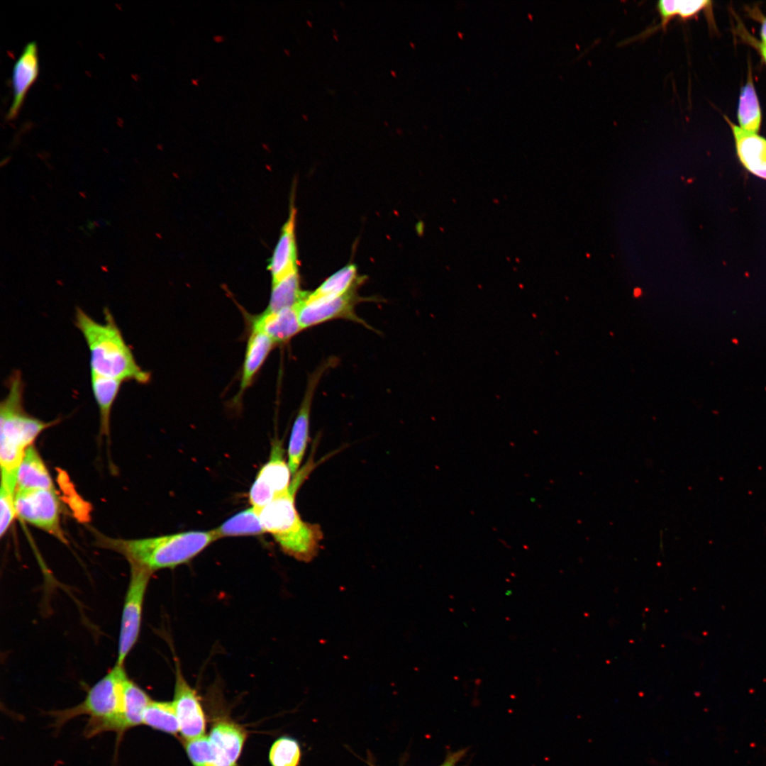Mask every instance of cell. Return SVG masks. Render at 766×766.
Masks as SVG:
<instances>
[{
    "instance_id": "e575fe53",
    "label": "cell",
    "mask_w": 766,
    "mask_h": 766,
    "mask_svg": "<svg viewBox=\"0 0 766 766\" xmlns=\"http://www.w3.org/2000/svg\"><path fill=\"white\" fill-rule=\"evenodd\" d=\"M192 83H193V84H194V85H198V79H192Z\"/></svg>"
},
{
    "instance_id": "8992f818",
    "label": "cell",
    "mask_w": 766,
    "mask_h": 766,
    "mask_svg": "<svg viewBox=\"0 0 766 766\" xmlns=\"http://www.w3.org/2000/svg\"><path fill=\"white\" fill-rule=\"evenodd\" d=\"M130 579L126 592L118 638L116 664L124 662L134 647L140 631L145 593L152 573L145 569L130 565Z\"/></svg>"
},
{
    "instance_id": "d6986e66",
    "label": "cell",
    "mask_w": 766,
    "mask_h": 766,
    "mask_svg": "<svg viewBox=\"0 0 766 766\" xmlns=\"http://www.w3.org/2000/svg\"><path fill=\"white\" fill-rule=\"evenodd\" d=\"M151 701L148 694L128 677L124 686L123 708L116 734L118 743L128 730L143 724L144 713Z\"/></svg>"
},
{
    "instance_id": "484cf974",
    "label": "cell",
    "mask_w": 766,
    "mask_h": 766,
    "mask_svg": "<svg viewBox=\"0 0 766 766\" xmlns=\"http://www.w3.org/2000/svg\"><path fill=\"white\" fill-rule=\"evenodd\" d=\"M301 750L299 742L291 737L282 736L272 745L269 760L272 766H299Z\"/></svg>"
},
{
    "instance_id": "836d02e7",
    "label": "cell",
    "mask_w": 766,
    "mask_h": 766,
    "mask_svg": "<svg viewBox=\"0 0 766 766\" xmlns=\"http://www.w3.org/2000/svg\"><path fill=\"white\" fill-rule=\"evenodd\" d=\"M640 294H641V290H640V289H635L634 290V295H635V296H640Z\"/></svg>"
},
{
    "instance_id": "e0dca14e",
    "label": "cell",
    "mask_w": 766,
    "mask_h": 766,
    "mask_svg": "<svg viewBox=\"0 0 766 766\" xmlns=\"http://www.w3.org/2000/svg\"><path fill=\"white\" fill-rule=\"evenodd\" d=\"M275 344L263 332L251 328L247 343L240 389L233 403L238 406L245 390L252 384L255 374L265 361Z\"/></svg>"
},
{
    "instance_id": "8fae6325",
    "label": "cell",
    "mask_w": 766,
    "mask_h": 766,
    "mask_svg": "<svg viewBox=\"0 0 766 766\" xmlns=\"http://www.w3.org/2000/svg\"><path fill=\"white\" fill-rule=\"evenodd\" d=\"M334 361L331 360L321 364L308 379L306 390L294 422L288 447V465L292 474L299 471L304 456L309 433V417L315 389L324 372Z\"/></svg>"
},
{
    "instance_id": "9a60e30c",
    "label": "cell",
    "mask_w": 766,
    "mask_h": 766,
    "mask_svg": "<svg viewBox=\"0 0 766 766\" xmlns=\"http://www.w3.org/2000/svg\"><path fill=\"white\" fill-rule=\"evenodd\" d=\"M733 134L738 157L753 175L766 180V139L742 130L726 118Z\"/></svg>"
},
{
    "instance_id": "9c48e42d",
    "label": "cell",
    "mask_w": 766,
    "mask_h": 766,
    "mask_svg": "<svg viewBox=\"0 0 766 766\" xmlns=\"http://www.w3.org/2000/svg\"><path fill=\"white\" fill-rule=\"evenodd\" d=\"M172 703L182 737L188 740L204 736L206 718L199 696L184 678L177 662L175 665V685Z\"/></svg>"
},
{
    "instance_id": "44dd1931",
    "label": "cell",
    "mask_w": 766,
    "mask_h": 766,
    "mask_svg": "<svg viewBox=\"0 0 766 766\" xmlns=\"http://www.w3.org/2000/svg\"><path fill=\"white\" fill-rule=\"evenodd\" d=\"M362 279L358 277L357 267L349 264L322 282L313 292L308 293V298L330 299L345 295L355 291Z\"/></svg>"
},
{
    "instance_id": "5b68a950",
    "label": "cell",
    "mask_w": 766,
    "mask_h": 766,
    "mask_svg": "<svg viewBox=\"0 0 766 766\" xmlns=\"http://www.w3.org/2000/svg\"><path fill=\"white\" fill-rule=\"evenodd\" d=\"M128 675L124 665L114 667L87 692L79 704L65 709L51 711L56 731L79 716H87L84 734L92 738L104 732H118L123 708L124 686Z\"/></svg>"
},
{
    "instance_id": "ba28073f",
    "label": "cell",
    "mask_w": 766,
    "mask_h": 766,
    "mask_svg": "<svg viewBox=\"0 0 766 766\" xmlns=\"http://www.w3.org/2000/svg\"><path fill=\"white\" fill-rule=\"evenodd\" d=\"M282 443L275 439L272 443L268 461L261 467L249 492V500L257 511L276 497L286 493L291 485V470L284 458Z\"/></svg>"
},
{
    "instance_id": "d6a6232c",
    "label": "cell",
    "mask_w": 766,
    "mask_h": 766,
    "mask_svg": "<svg viewBox=\"0 0 766 766\" xmlns=\"http://www.w3.org/2000/svg\"><path fill=\"white\" fill-rule=\"evenodd\" d=\"M213 39L216 42H221V41L223 40L224 38H223V36H222V35H215V36H213Z\"/></svg>"
},
{
    "instance_id": "d4e9b609",
    "label": "cell",
    "mask_w": 766,
    "mask_h": 766,
    "mask_svg": "<svg viewBox=\"0 0 766 766\" xmlns=\"http://www.w3.org/2000/svg\"><path fill=\"white\" fill-rule=\"evenodd\" d=\"M143 724L172 735H176L179 731V724L172 701L152 700L144 713Z\"/></svg>"
},
{
    "instance_id": "52a82bcc",
    "label": "cell",
    "mask_w": 766,
    "mask_h": 766,
    "mask_svg": "<svg viewBox=\"0 0 766 766\" xmlns=\"http://www.w3.org/2000/svg\"><path fill=\"white\" fill-rule=\"evenodd\" d=\"M16 516L65 543L60 524L61 504L55 489L16 491Z\"/></svg>"
},
{
    "instance_id": "4316f807",
    "label": "cell",
    "mask_w": 766,
    "mask_h": 766,
    "mask_svg": "<svg viewBox=\"0 0 766 766\" xmlns=\"http://www.w3.org/2000/svg\"><path fill=\"white\" fill-rule=\"evenodd\" d=\"M185 749L193 766H217L214 752L206 736L186 740Z\"/></svg>"
},
{
    "instance_id": "83f0119b",
    "label": "cell",
    "mask_w": 766,
    "mask_h": 766,
    "mask_svg": "<svg viewBox=\"0 0 766 766\" xmlns=\"http://www.w3.org/2000/svg\"><path fill=\"white\" fill-rule=\"evenodd\" d=\"M16 490L6 485L0 486V535L2 537L9 529L16 516L15 508Z\"/></svg>"
},
{
    "instance_id": "f1b7e54d",
    "label": "cell",
    "mask_w": 766,
    "mask_h": 766,
    "mask_svg": "<svg viewBox=\"0 0 766 766\" xmlns=\"http://www.w3.org/2000/svg\"><path fill=\"white\" fill-rule=\"evenodd\" d=\"M711 4L709 1H675V14L687 19L706 9Z\"/></svg>"
},
{
    "instance_id": "2e32d148",
    "label": "cell",
    "mask_w": 766,
    "mask_h": 766,
    "mask_svg": "<svg viewBox=\"0 0 766 766\" xmlns=\"http://www.w3.org/2000/svg\"><path fill=\"white\" fill-rule=\"evenodd\" d=\"M252 328L265 333L275 345L284 343L298 334L302 328L299 323L297 306L276 312L264 311L252 318Z\"/></svg>"
},
{
    "instance_id": "f546056e",
    "label": "cell",
    "mask_w": 766,
    "mask_h": 766,
    "mask_svg": "<svg viewBox=\"0 0 766 766\" xmlns=\"http://www.w3.org/2000/svg\"><path fill=\"white\" fill-rule=\"evenodd\" d=\"M466 754L465 749L449 753L443 762L438 766H457V764Z\"/></svg>"
},
{
    "instance_id": "ffe728a7",
    "label": "cell",
    "mask_w": 766,
    "mask_h": 766,
    "mask_svg": "<svg viewBox=\"0 0 766 766\" xmlns=\"http://www.w3.org/2000/svg\"><path fill=\"white\" fill-rule=\"evenodd\" d=\"M92 392L100 416V434L109 438L110 416L113 404L123 382L106 377L91 374Z\"/></svg>"
},
{
    "instance_id": "277c9868",
    "label": "cell",
    "mask_w": 766,
    "mask_h": 766,
    "mask_svg": "<svg viewBox=\"0 0 766 766\" xmlns=\"http://www.w3.org/2000/svg\"><path fill=\"white\" fill-rule=\"evenodd\" d=\"M8 393L0 404L1 475L17 478V472L26 449L38 435L58 419L44 421L26 411L25 384L20 370H14L6 381Z\"/></svg>"
},
{
    "instance_id": "7a4b0ae2",
    "label": "cell",
    "mask_w": 766,
    "mask_h": 766,
    "mask_svg": "<svg viewBox=\"0 0 766 766\" xmlns=\"http://www.w3.org/2000/svg\"><path fill=\"white\" fill-rule=\"evenodd\" d=\"M104 322L101 323L81 308L77 307L75 310L74 325L84 337L89 351L91 374L123 382L148 383L150 373L137 363L132 350L106 307L104 309Z\"/></svg>"
},
{
    "instance_id": "5bb4252c",
    "label": "cell",
    "mask_w": 766,
    "mask_h": 766,
    "mask_svg": "<svg viewBox=\"0 0 766 766\" xmlns=\"http://www.w3.org/2000/svg\"><path fill=\"white\" fill-rule=\"evenodd\" d=\"M295 223L296 209L292 206L268 266L272 277V284L277 283L298 272Z\"/></svg>"
},
{
    "instance_id": "3957f363",
    "label": "cell",
    "mask_w": 766,
    "mask_h": 766,
    "mask_svg": "<svg viewBox=\"0 0 766 766\" xmlns=\"http://www.w3.org/2000/svg\"><path fill=\"white\" fill-rule=\"evenodd\" d=\"M96 545L123 555L130 565L151 573L190 561L217 540L213 530L192 531L140 539L113 538L95 533Z\"/></svg>"
},
{
    "instance_id": "ac0fdd59",
    "label": "cell",
    "mask_w": 766,
    "mask_h": 766,
    "mask_svg": "<svg viewBox=\"0 0 766 766\" xmlns=\"http://www.w3.org/2000/svg\"><path fill=\"white\" fill-rule=\"evenodd\" d=\"M51 475L34 445L28 447L17 472L16 491L54 489Z\"/></svg>"
},
{
    "instance_id": "30bf717a",
    "label": "cell",
    "mask_w": 766,
    "mask_h": 766,
    "mask_svg": "<svg viewBox=\"0 0 766 766\" xmlns=\"http://www.w3.org/2000/svg\"><path fill=\"white\" fill-rule=\"evenodd\" d=\"M307 295L297 306L299 320L302 329L336 318H346L364 323L355 312V306L359 301L355 290L330 299H312L308 298Z\"/></svg>"
},
{
    "instance_id": "7402d4cb",
    "label": "cell",
    "mask_w": 766,
    "mask_h": 766,
    "mask_svg": "<svg viewBox=\"0 0 766 766\" xmlns=\"http://www.w3.org/2000/svg\"><path fill=\"white\" fill-rule=\"evenodd\" d=\"M307 294L308 292L301 290L299 275L296 272L272 284L270 301L265 311L276 312L285 308L296 307Z\"/></svg>"
},
{
    "instance_id": "1f68e13d",
    "label": "cell",
    "mask_w": 766,
    "mask_h": 766,
    "mask_svg": "<svg viewBox=\"0 0 766 766\" xmlns=\"http://www.w3.org/2000/svg\"><path fill=\"white\" fill-rule=\"evenodd\" d=\"M760 37L762 43H766V18H763L761 23Z\"/></svg>"
},
{
    "instance_id": "4dcf8cb0",
    "label": "cell",
    "mask_w": 766,
    "mask_h": 766,
    "mask_svg": "<svg viewBox=\"0 0 766 766\" xmlns=\"http://www.w3.org/2000/svg\"><path fill=\"white\" fill-rule=\"evenodd\" d=\"M748 38L750 40V42H752L751 43L753 45H755V47L759 51V52H760V55L762 57V60L766 64V43H763L762 42L759 43L755 40H753L751 38H749L748 37Z\"/></svg>"
},
{
    "instance_id": "6da1fadb",
    "label": "cell",
    "mask_w": 766,
    "mask_h": 766,
    "mask_svg": "<svg viewBox=\"0 0 766 766\" xmlns=\"http://www.w3.org/2000/svg\"><path fill=\"white\" fill-rule=\"evenodd\" d=\"M316 465L311 455L307 463L294 474L289 490L256 510L265 533L272 535L282 550L305 562L316 557L323 535L319 525L301 519L296 508L295 496Z\"/></svg>"
},
{
    "instance_id": "603a6c76",
    "label": "cell",
    "mask_w": 766,
    "mask_h": 766,
    "mask_svg": "<svg viewBox=\"0 0 766 766\" xmlns=\"http://www.w3.org/2000/svg\"><path fill=\"white\" fill-rule=\"evenodd\" d=\"M751 70L748 79L742 87L738 106L739 127L749 133H757L761 125V110L753 82Z\"/></svg>"
},
{
    "instance_id": "cb8c5ba5",
    "label": "cell",
    "mask_w": 766,
    "mask_h": 766,
    "mask_svg": "<svg viewBox=\"0 0 766 766\" xmlns=\"http://www.w3.org/2000/svg\"><path fill=\"white\" fill-rule=\"evenodd\" d=\"M217 540L230 536L252 535L265 533L254 507L238 512L213 529Z\"/></svg>"
},
{
    "instance_id": "7c38bea8",
    "label": "cell",
    "mask_w": 766,
    "mask_h": 766,
    "mask_svg": "<svg viewBox=\"0 0 766 766\" xmlns=\"http://www.w3.org/2000/svg\"><path fill=\"white\" fill-rule=\"evenodd\" d=\"M38 45L35 41H31L24 47L13 67L11 77L13 99L7 112V119L12 120L16 117L28 90L38 77Z\"/></svg>"
},
{
    "instance_id": "4fadbf2b",
    "label": "cell",
    "mask_w": 766,
    "mask_h": 766,
    "mask_svg": "<svg viewBox=\"0 0 766 766\" xmlns=\"http://www.w3.org/2000/svg\"><path fill=\"white\" fill-rule=\"evenodd\" d=\"M246 737V732L238 724L227 720L216 721L209 739L217 766H237Z\"/></svg>"
}]
</instances>
